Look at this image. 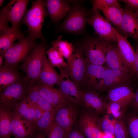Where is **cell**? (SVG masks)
Listing matches in <instances>:
<instances>
[{"instance_id": "6da1fadb", "label": "cell", "mask_w": 138, "mask_h": 138, "mask_svg": "<svg viewBox=\"0 0 138 138\" xmlns=\"http://www.w3.org/2000/svg\"><path fill=\"white\" fill-rule=\"evenodd\" d=\"M48 15L44 1L37 0L32 2L30 8L26 11L21 22L27 26V37L32 41L39 39L45 41L42 29Z\"/></svg>"}, {"instance_id": "7a4b0ae2", "label": "cell", "mask_w": 138, "mask_h": 138, "mask_svg": "<svg viewBox=\"0 0 138 138\" xmlns=\"http://www.w3.org/2000/svg\"><path fill=\"white\" fill-rule=\"evenodd\" d=\"M47 45L45 41L35 45L30 53L24 61L21 68L27 76V80L34 83L38 80L46 55Z\"/></svg>"}, {"instance_id": "3957f363", "label": "cell", "mask_w": 138, "mask_h": 138, "mask_svg": "<svg viewBox=\"0 0 138 138\" xmlns=\"http://www.w3.org/2000/svg\"><path fill=\"white\" fill-rule=\"evenodd\" d=\"M87 64L103 65L110 42L99 38H89L81 42Z\"/></svg>"}, {"instance_id": "277c9868", "label": "cell", "mask_w": 138, "mask_h": 138, "mask_svg": "<svg viewBox=\"0 0 138 138\" xmlns=\"http://www.w3.org/2000/svg\"><path fill=\"white\" fill-rule=\"evenodd\" d=\"M67 63L66 66L62 68L79 88L82 81L87 65L81 43H77L72 60Z\"/></svg>"}, {"instance_id": "5b68a950", "label": "cell", "mask_w": 138, "mask_h": 138, "mask_svg": "<svg viewBox=\"0 0 138 138\" xmlns=\"http://www.w3.org/2000/svg\"><path fill=\"white\" fill-rule=\"evenodd\" d=\"M35 43L27 37L18 40L5 52L3 56L5 59L4 64L15 69L20 62L27 57Z\"/></svg>"}, {"instance_id": "8992f818", "label": "cell", "mask_w": 138, "mask_h": 138, "mask_svg": "<svg viewBox=\"0 0 138 138\" xmlns=\"http://www.w3.org/2000/svg\"><path fill=\"white\" fill-rule=\"evenodd\" d=\"M87 13L81 5L74 4L60 25L61 30L75 34L83 32L88 18Z\"/></svg>"}, {"instance_id": "52a82bcc", "label": "cell", "mask_w": 138, "mask_h": 138, "mask_svg": "<svg viewBox=\"0 0 138 138\" xmlns=\"http://www.w3.org/2000/svg\"><path fill=\"white\" fill-rule=\"evenodd\" d=\"M99 11L98 9L92 11V16L87 18V23L93 27L99 38L110 42H117L114 27Z\"/></svg>"}, {"instance_id": "ba28073f", "label": "cell", "mask_w": 138, "mask_h": 138, "mask_svg": "<svg viewBox=\"0 0 138 138\" xmlns=\"http://www.w3.org/2000/svg\"><path fill=\"white\" fill-rule=\"evenodd\" d=\"M105 67L87 63L86 71L79 90H84L98 93L103 81Z\"/></svg>"}, {"instance_id": "9c48e42d", "label": "cell", "mask_w": 138, "mask_h": 138, "mask_svg": "<svg viewBox=\"0 0 138 138\" xmlns=\"http://www.w3.org/2000/svg\"><path fill=\"white\" fill-rule=\"evenodd\" d=\"M11 130L15 138L35 137L37 134L33 123L15 112L11 114Z\"/></svg>"}, {"instance_id": "30bf717a", "label": "cell", "mask_w": 138, "mask_h": 138, "mask_svg": "<svg viewBox=\"0 0 138 138\" xmlns=\"http://www.w3.org/2000/svg\"><path fill=\"white\" fill-rule=\"evenodd\" d=\"M131 75L125 71L105 67L103 79L99 92L107 91L120 86H130Z\"/></svg>"}, {"instance_id": "8fae6325", "label": "cell", "mask_w": 138, "mask_h": 138, "mask_svg": "<svg viewBox=\"0 0 138 138\" xmlns=\"http://www.w3.org/2000/svg\"><path fill=\"white\" fill-rule=\"evenodd\" d=\"M82 106L88 112L99 116L107 114V102L98 93L88 90H79Z\"/></svg>"}, {"instance_id": "7c38bea8", "label": "cell", "mask_w": 138, "mask_h": 138, "mask_svg": "<svg viewBox=\"0 0 138 138\" xmlns=\"http://www.w3.org/2000/svg\"><path fill=\"white\" fill-rule=\"evenodd\" d=\"M27 81L21 79L11 85L3 91L0 94V105L13 107L27 95Z\"/></svg>"}, {"instance_id": "4fadbf2b", "label": "cell", "mask_w": 138, "mask_h": 138, "mask_svg": "<svg viewBox=\"0 0 138 138\" xmlns=\"http://www.w3.org/2000/svg\"><path fill=\"white\" fill-rule=\"evenodd\" d=\"M28 0H11L0 10L8 21L15 28L19 27L26 12Z\"/></svg>"}, {"instance_id": "5bb4252c", "label": "cell", "mask_w": 138, "mask_h": 138, "mask_svg": "<svg viewBox=\"0 0 138 138\" xmlns=\"http://www.w3.org/2000/svg\"><path fill=\"white\" fill-rule=\"evenodd\" d=\"M99 116L84 111L78 122L80 130L87 138H100L101 131Z\"/></svg>"}, {"instance_id": "9a60e30c", "label": "cell", "mask_w": 138, "mask_h": 138, "mask_svg": "<svg viewBox=\"0 0 138 138\" xmlns=\"http://www.w3.org/2000/svg\"><path fill=\"white\" fill-rule=\"evenodd\" d=\"M34 83L40 95L56 109L74 104L67 99L59 89L37 82Z\"/></svg>"}, {"instance_id": "2e32d148", "label": "cell", "mask_w": 138, "mask_h": 138, "mask_svg": "<svg viewBox=\"0 0 138 138\" xmlns=\"http://www.w3.org/2000/svg\"><path fill=\"white\" fill-rule=\"evenodd\" d=\"M60 76L57 84L59 89L70 102L74 104L82 106L78 86L68 76L61 67L59 68Z\"/></svg>"}, {"instance_id": "e0dca14e", "label": "cell", "mask_w": 138, "mask_h": 138, "mask_svg": "<svg viewBox=\"0 0 138 138\" xmlns=\"http://www.w3.org/2000/svg\"><path fill=\"white\" fill-rule=\"evenodd\" d=\"M72 104L57 109L55 111L54 120L65 131L67 135L77 118V111Z\"/></svg>"}, {"instance_id": "ac0fdd59", "label": "cell", "mask_w": 138, "mask_h": 138, "mask_svg": "<svg viewBox=\"0 0 138 138\" xmlns=\"http://www.w3.org/2000/svg\"><path fill=\"white\" fill-rule=\"evenodd\" d=\"M114 29L120 53L128 66L132 74L136 75L135 64V52L128 40L127 37L120 33L114 27Z\"/></svg>"}, {"instance_id": "d6986e66", "label": "cell", "mask_w": 138, "mask_h": 138, "mask_svg": "<svg viewBox=\"0 0 138 138\" xmlns=\"http://www.w3.org/2000/svg\"><path fill=\"white\" fill-rule=\"evenodd\" d=\"M45 6L51 20L53 23H59L67 16L72 7L66 1L61 0H47Z\"/></svg>"}, {"instance_id": "ffe728a7", "label": "cell", "mask_w": 138, "mask_h": 138, "mask_svg": "<svg viewBox=\"0 0 138 138\" xmlns=\"http://www.w3.org/2000/svg\"><path fill=\"white\" fill-rule=\"evenodd\" d=\"M120 29L127 37L138 39V20L132 10L128 7L123 9Z\"/></svg>"}, {"instance_id": "44dd1931", "label": "cell", "mask_w": 138, "mask_h": 138, "mask_svg": "<svg viewBox=\"0 0 138 138\" xmlns=\"http://www.w3.org/2000/svg\"><path fill=\"white\" fill-rule=\"evenodd\" d=\"M130 86L124 85L112 88L107 91V98L109 101L131 105L135 95Z\"/></svg>"}, {"instance_id": "7402d4cb", "label": "cell", "mask_w": 138, "mask_h": 138, "mask_svg": "<svg viewBox=\"0 0 138 138\" xmlns=\"http://www.w3.org/2000/svg\"><path fill=\"white\" fill-rule=\"evenodd\" d=\"M105 63L107 67L109 68L123 71L132 74L128 66L121 55L118 47L115 45L110 44L109 46L105 58Z\"/></svg>"}, {"instance_id": "603a6c76", "label": "cell", "mask_w": 138, "mask_h": 138, "mask_svg": "<svg viewBox=\"0 0 138 138\" xmlns=\"http://www.w3.org/2000/svg\"><path fill=\"white\" fill-rule=\"evenodd\" d=\"M60 78V74L54 69L45 56L38 78L36 82L53 87L59 82Z\"/></svg>"}, {"instance_id": "cb8c5ba5", "label": "cell", "mask_w": 138, "mask_h": 138, "mask_svg": "<svg viewBox=\"0 0 138 138\" xmlns=\"http://www.w3.org/2000/svg\"><path fill=\"white\" fill-rule=\"evenodd\" d=\"M19 27H10L0 34V54L3 56L6 51L14 44L17 39L19 40L24 37Z\"/></svg>"}, {"instance_id": "d4e9b609", "label": "cell", "mask_w": 138, "mask_h": 138, "mask_svg": "<svg viewBox=\"0 0 138 138\" xmlns=\"http://www.w3.org/2000/svg\"><path fill=\"white\" fill-rule=\"evenodd\" d=\"M21 79L15 69L4 64L0 67V91Z\"/></svg>"}, {"instance_id": "484cf974", "label": "cell", "mask_w": 138, "mask_h": 138, "mask_svg": "<svg viewBox=\"0 0 138 138\" xmlns=\"http://www.w3.org/2000/svg\"><path fill=\"white\" fill-rule=\"evenodd\" d=\"M26 91L27 95L32 102L44 111L57 109L40 95L36 89L33 83L30 82L28 83L27 82Z\"/></svg>"}, {"instance_id": "4316f807", "label": "cell", "mask_w": 138, "mask_h": 138, "mask_svg": "<svg viewBox=\"0 0 138 138\" xmlns=\"http://www.w3.org/2000/svg\"><path fill=\"white\" fill-rule=\"evenodd\" d=\"M13 108L0 105V138H10L12 134L11 114Z\"/></svg>"}, {"instance_id": "83f0119b", "label": "cell", "mask_w": 138, "mask_h": 138, "mask_svg": "<svg viewBox=\"0 0 138 138\" xmlns=\"http://www.w3.org/2000/svg\"><path fill=\"white\" fill-rule=\"evenodd\" d=\"M51 43L52 47L58 51L66 60L67 62L71 61L76 49L75 46L72 43L67 40H63L60 35Z\"/></svg>"}, {"instance_id": "f1b7e54d", "label": "cell", "mask_w": 138, "mask_h": 138, "mask_svg": "<svg viewBox=\"0 0 138 138\" xmlns=\"http://www.w3.org/2000/svg\"><path fill=\"white\" fill-rule=\"evenodd\" d=\"M13 109L15 111L34 123V105L27 95L14 106Z\"/></svg>"}, {"instance_id": "f546056e", "label": "cell", "mask_w": 138, "mask_h": 138, "mask_svg": "<svg viewBox=\"0 0 138 138\" xmlns=\"http://www.w3.org/2000/svg\"><path fill=\"white\" fill-rule=\"evenodd\" d=\"M98 9L102 11L109 22L120 29L123 12L120 5L102 7Z\"/></svg>"}, {"instance_id": "4dcf8cb0", "label": "cell", "mask_w": 138, "mask_h": 138, "mask_svg": "<svg viewBox=\"0 0 138 138\" xmlns=\"http://www.w3.org/2000/svg\"><path fill=\"white\" fill-rule=\"evenodd\" d=\"M56 110L44 111L41 117L34 124L37 134L40 133L47 136L49 128L53 120Z\"/></svg>"}, {"instance_id": "1f68e13d", "label": "cell", "mask_w": 138, "mask_h": 138, "mask_svg": "<svg viewBox=\"0 0 138 138\" xmlns=\"http://www.w3.org/2000/svg\"><path fill=\"white\" fill-rule=\"evenodd\" d=\"M128 106L115 102H107L106 109L107 114H111L115 119L123 118Z\"/></svg>"}, {"instance_id": "d6a6232c", "label": "cell", "mask_w": 138, "mask_h": 138, "mask_svg": "<svg viewBox=\"0 0 138 138\" xmlns=\"http://www.w3.org/2000/svg\"><path fill=\"white\" fill-rule=\"evenodd\" d=\"M49 61L51 65L58 68L65 67L67 64L62 55L56 50L51 47L46 51Z\"/></svg>"}, {"instance_id": "836d02e7", "label": "cell", "mask_w": 138, "mask_h": 138, "mask_svg": "<svg viewBox=\"0 0 138 138\" xmlns=\"http://www.w3.org/2000/svg\"><path fill=\"white\" fill-rule=\"evenodd\" d=\"M114 127L115 138H128L127 127L123 118L112 120Z\"/></svg>"}, {"instance_id": "e575fe53", "label": "cell", "mask_w": 138, "mask_h": 138, "mask_svg": "<svg viewBox=\"0 0 138 138\" xmlns=\"http://www.w3.org/2000/svg\"><path fill=\"white\" fill-rule=\"evenodd\" d=\"M126 120L127 128L131 138H138V114H130Z\"/></svg>"}, {"instance_id": "d590c367", "label": "cell", "mask_w": 138, "mask_h": 138, "mask_svg": "<svg viewBox=\"0 0 138 138\" xmlns=\"http://www.w3.org/2000/svg\"><path fill=\"white\" fill-rule=\"evenodd\" d=\"M47 138H67L64 130L53 120L48 130Z\"/></svg>"}, {"instance_id": "8d00e7d4", "label": "cell", "mask_w": 138, "mask_h": 138, "mask_svg": "<svg viewBox=\"0 0 138 138\" xmlns=\"http://www.w3.org/2000/svg\"><path fill=\"white\" fill-rule=\"evenodd\" d=\"M100 124L102 132L114 135V127L113 120H111L108 114H106L100 117Z\"/></svg>"}, {"instance_id": "74e56055", "label": "cell", "mask_w": 138, "mask_h": 138, "mask_svg": "<svg viewBox=\"0 0 138 138\" xmlns=\"http://www.w3.org/2000/svg\"><path fill=\"white\" fill-rule=\"evenodd\" d=\"M117 0H95L92 3V11L98 9L100 7L113 6H119Z\"/></svg>"}, {"instance_id": "f35d334b", "label": "cell", "mask_w": 138, "mask_h": 138, "mask_svg": "<svg viewBox=\"0 0 138 138\" xmlns=\"http://www.w3.org/2000/svg\"><path fill=\"white\" fill-rule=\"evenodd\" d=\"M8 22L4 15L0 13V34L3 33L10 27L8 25Z\"/></svg>"}, {"instance_id": "ab89813d", "label": "cell", "mask_w": 138, "mask_h": 138, "mask_svg": "<svg viewBox=\"0 0 138 138\" xmlns=\"http://www.w3.org/2000/svg\"><path fill=\"white\" fill-rule=\"evenodd\" d=\"M84 135L80 130L72 129L68 134L67 138H85Z\"/></svg>"}, {"instance_id": "60d3db41", "label": "cell", "mask_w": 138, "mask_h": 138, "mask_svg": "<svg viewBox=\"0 0 138 138\" xmlns=\"http://www.w3.org/2000/svg\"><path fill=\"white\" fill-rule=\"evenodd\" d=\"M124 3L130 9H134L138 10V0H120Z\"/></svg>"}, {"instance_id": "b9f144b4", "label": "cell", "mask_w": 138, "mask_h": 138, "mask_svg": "<svg viewBox=\"0 0 138 138\" xmlns=\"http://www.w3.org/2000/svg\"><path fill=\"white\" fill-rule=\"evenodd\" d=\"M34 124L41 118L44 111L38 106L34 105Z\"/></svg>"}, {"instance_id": "7bdbcfd3", "label": "cell", "mask_w": 138, "mask_h": 138, "mask_svg": "<svg viewBox=\"0 0 138 138\" xmlns=\"http://www.w3.org/2000/svg\"><path fill=\"white\" fill-rule=\"evenodd\" d=\"M135 93L134 98L131 105L135 111L138 113V88Z\"/></svg>"}, {"instance_id": "ee69618b", "label": "cell", "mask_w": 138, "mask_h": 138, "mask_svg": "<svg viewBox=\"0 0 138 138\" xmlns=\"http://www.w3.org/2000/svg\"><path fill=\"white\" fill-rule=\"evenodd\" d=\"M135 54V64L136 71V75L138 78V44L136 47Z\"/></svg>"}, {"instance_id": "f6af8a7d", "label": "cell", "mask_w": 138, "mask_h": 138, "mask_svg": "<svg viewBox=\"0 0 138 138\" xmlns=\"http://www.w3.org/2000/svg\"><path fill=\"white\" fill-rule=\"evenodd\" d=\"M100 138H115V137L114 135L106 134L102 132Z\"/></svg>"}, {"instance_id": "bcb514c9", "label": "cell", "mask_w": 138, "mask_h": 138, "mask_svg": "<svg viewBox=\"0 0 138 138\" xmlns=\"http://www.w3.org/2000/svg\"><path fill=\"white\" fill-rule=\"evenodd\" d=\"M35 138H46L45 135L40 133L38 134Z\"/></svg>"}, {"instance_id": "7dc6e473", "label": "cell", "mask_w": 138, "mask_h": 138, "mask_svg": "<svg viewBox=\"0 0 138 138\" xmlns=\"http://www.w3.org/2000/svg\"><path fill=\"white\" fill-rule=\"evenodd\" d=\"M4 57L2 56H0V66H2V65L3 62V58Z\"/></svg>"}, {"instance_id": "c3c4849f", "label": "cell", "mask_w": 138, "mask_h": 138, "mask_svg": "<svg viewBox=\"0 0 138 138\" xmlns=\"http://www.w3.org/2000/svg\"><path fill=\"white\" fill-rule=\"evenodd\" d=\"M4 0H0V7L2 6L3 5V4L4 2Z\"/></svg>"}, {"instance_id": "681fc988", "label": "cell", "mask_w": 138, "mask_h": 138, "mask_svg": "<svg viewBox=\"0 0 138 138\" xmlns=\"http://www.w3.org/2000/svg\"><path fill=\"white\" fill-rule=\"evenodd\" d=\"M134 13L138 20V10L135 13Z\"/></svg>"}, {"instance_id": "f907efd6", "label": "cell", "mask_w": 138, "mask_h": 138, "mask_svg": "<svg viewBox=\"0 0 138 138\" xmlns=\"http://www.w3.org/2000/svg\"><path fill=\"white\" fill-rule=\"evenodd\" d=\"M26 138H33V137H27Z\"/></svg>"}]
</instances>
